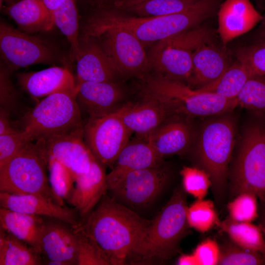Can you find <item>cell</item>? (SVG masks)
Segmentation results:
<instances>
[{
	"label": "cell",
	"mask_w": 265,
	"mask_h": 265,
	"mask_svg": "<svg viewBox=\"0 0 265 265\" xmlns=\"http://www.w3.org/2000/svg\"><path fill=\"white\" fill-rule=\"evenodd\" d=\"M151 222L106 193L79 226L104 251L110 265H122L132 255Z\"/></svg>",
	"instance_id": "1"
},
{
	"label": "cell",
	"mask_w": 265,
	"mask_h": 265,
	"mask_svg": "<svg viewBox=\"0 0 265 265\" xmlns=\"http://www.w3.org/2000/svg\"><path fill=\"white\" fill-rule=\"evenodd\" d=\"M218 2V0H199L181 12L161 16H127L109 7L96 10L89 16L130 31L145 46L197 27L214 14Z\"/></svg>",
	"instance_id": "2"
},
{
	"label": "cell",
	"mask_w": 265,
	"mask_h": 265,
	"mask_svg": "<svg viewBox=\"0 0 265 265\" xmlns=\"http://www.w3.org/2000/svg\"><path fill=\"white\" fill-rule=\"evenodd\" d=\"M236 130L234 118L226 113L205 122L197 136L196 159L200 168L209 175L214 197L218 203L225 196Z\"/></svg>",
	"instance_id": "3"
},
{
	"label": "cell",
	"mask_w": 265,
	"mask_h": 265,
	"mask_svg": "<svg viewBox=\"0 0 265 265\" xmlns=\"http://www.w3.org/2000/svg\"><path fill=\"white\" fill-rule=\"evenodd\" d=\"M186 191L177 187L147 227L132 255L143 260H168L178 251L189 225Z\"/></svg>",
	"instance_id": "4"
},
{
	"label": "cell",
	"mask_w": 265,
	"mask_h": 265,
	"mask_svg": "<svg viewBox=\"0 0 265 265\" xmlns=\"http://www.w3.org/2000/svg\"><path fill=\"white\" fill-rule=\"evenodd\" d=\"M80 38L92 39L101 47L117 74L144 78L150 70L144 46L130 31L98 22L89 16L80 26Z\"/></svg>",
	"instance_id": "5"
},
{
	"label": "cell",
	"mask_w": 265,
	"mask_h": 265,
	"mask_svg": "<svg viewBox=\"0 0 265 265\" xmlns=\"http://www.w3.org/2000/svg\"><path fill=\"white\" fill-rule=\"evenodd\" d=\"M142 90L156 98L173 114L190 117L214 116L229 113L238 106L237 99L193 89L184 82L160 75L144 77Z\"/></svg>",
	"instance_id": "6"
},
{
	"label": "cell",
	"mask_w": 265,
	"mask_h": 265,
	"mask_svg": "<svg viewBox=\"0 0 265 265\" xmlns=\"http://www.w3.org/2000/svg\"><path fill=\"white\" fill-rule=\"evenodd\" d=\"M77 88L60 90L39 102L28 113L23 134L28 142L82 130Z\"/></svg>",
	"instance_id": "7"
},
{
	"label": "cell",
	"mask_w": 265,
	"mask_h": 265,
	"mask_svg": "<svg viewBox=\"0 0 265 265\" xmlns=\"http://www.w3.org/2000/svg\"><path fill=\"white\" fill-rule=\"evenodd\" d=\"M232 196L255 194L265 204V125L252 123L244 130L229 173Z\"/></svg>",
	"instance_id": "8"
},
{
	"label": "cell",
	"mask_w": 265,
	"mask_h": 265,
	"mask_svg": "<svg viewBox=\"0 0 265 265\" xmlns=\"http://www.w3.org/2000/svg\"><path fill=\"white\" fill-rule=\"evenodd\" d=\"M47 168L43 152L36 144L27 143L0 168V192L36 194L60 204L51 188Z\"/></svg>",
	"instance_id": "9"
},
{
	"label": "cell",
	"mask_w": 265,
	"mask_h": 265,
	"mask_svg": "<svg viewBox=\"0 0 265 265\" xmlns=\"http://www.w3.org/2000/svg\"><path fill=\"white\" fill-rule=\"evenodd\" d=\"M210 37L207 29L197 26L156 42L148 55L150 69L156 75L189 82L193 53Z\"/></svg>",
	"instance_id": "10"
},
{
	"label": "cell",
	"mask_w": 265,
	"mask_h": 265,
	"mask_svg": "<svg viewBox=\"0 0 265 265\" xmlns=\"http://www.w3.org/2000/svg\"><path fill=\"white\" fill-rule=\"evenodd\" d=\"M1 58L13 72L20 68L36 64L62 62L63 56L49 41L0 23Z\"/></svg>",
	"instance_id": "11"
},
{
	"label": "cell",
	"mask_w": 265,
	"mask_h": 265,
	"mask_svg": "<svg viewBox=\"0 0 265 265\" xmlns=\"http://www.w3.org/2000/svg\"><path fill=\"white\" fill-rule=\"evenodd\" d=\"M169 178L170 173L164 164L117 175L107 174V191L119 202L133 207H144L162 191Z\"/></svg>",
	"instance_id": "12"
},
{
	"label": "cell",
	"mask_w": 265,
	"mask_h": 265,
	"mask_svg": "<svg viewBox=\"0 0 265 265\" xmlns=\"http://www.w3.org/2000/svg\"><path fill=\"white\" fill-rule=\"evenodd\" d=\"M132 133L116 110L101 117L89 118L83 125L85 143L103 165L111 168Z\"/></svg>",
	"instance_id": "13"
},
{
	"label": "cell",
	"mask_w": 265,
	"mask_h": 265,
	"mask_svg": "<svg viewBox=\"0 0 265 265\" xmlns=\"http://www.w3.org/2000/svg\"><path fill=\"white\" fill-rule=\"evenodd\" d=\"M47 158H53L66 167L75 178L90 170L95 157L83 138V129L75 132L36 141Z\"/></svg>",
	"instance_id": "14"
},
{
	"label": "cell",
	"mask_w": 265,
	"mask_h": 265,
	"mask_svg": "<svg viewBox=\"0 0 265 265\" xmlns=\"http://www.w3.org/2000/svg\"><path fill=\"white\" fill-rule=\"evenodd\" d=\"M39 252L43 265L58 261L63 265H77L78 243L74 227L60 219L45 217Z\"/></svg>",
	"instance_id": "15"
},
{
	"label": "cell",
	"mask_w": 265,
	"mask_h": 265,
	"mask_svg": "<svg viewBox=\"0 0 265 265\" xmlns=\"http://www.w3.org/2000/svg\"><path fill=\"white\" fill-rule=\"evenodd\" d=\"M116 111L127 128L141 139H145L173 114L160 101L146 93L141 100L124 103Z\"/></svg>",
	"instance_id": "16"
},
{
	"label": "cell",
	"mask_w": 265,
	"mask_h": 265,
	"mask_svg": "<svg viewBox=\"0 0 265 265\" xmlns=\"http://www.w3.org/2000/svg\"><path fill=\"white\" fill-rule=\"evenodd\" d=\"M105 166L95 157L87 173L75 178V185L67 202L84 220L107 191Z\"/></svg>",
	"instance_id": "17"
},
{
	"label": "cell",
	"mask_w": 265,
	"mask_h": 265,
	"mask_svg": "<svg viewBox=\"0 0 265 265\" xmlns=\"http://www.w3.org/2000/svg\"><path fill=\"white\" fill-rule=\"evenodd\" d=\"M80 109L89 118L101 117L118 109L124 103V92L115 81H83L76 84Z\"/></svg>",
	"instance_id": "18"
},
{
	"label": "cell",
	"mask_w": 265,
	"mask_h": 265,
	"mask_svg": "<svg viewBox=\"0 0 265 265\" xmlns=\"http://www.w3.org/2000/svg\"><path fill=\"white\" fill-rule=\"evenodd\" d=\"M217 18L218 32L224 46L265 18L249 0H225L219 6Z\"/></svg>",
	"instance_id": "19"
},
{
	"label": "cell",
	"mask_w": 265,
	"mask_h": 265,
	"mask_svg": "<svg viewBox=\"0 0 265 265\" xmlns=\"http://www.w3.org/2000/svg\"><path fill=\"white\" fill-rule=\"evenodd\" d=\"M0 207L15 212L60 219L74 227L80 219L74 208L32 194H16L0 192Z\"/></svg>",
	"instance_id": "20"
},
{
	"label": "cell",
	"mask_w": 265,
	"mask_h": 265,
	"mask_svg": "<svg viewBox=\"0 0 265 265\" xmlns=\"http://www.w3.org/2000/svg\"><path fill=\"white\" fill-rule=\"evenodd\" d=\"M79 42L80 51L76 60L77 83L115 81L118 75L99 44L89 38H80Z\"/></svg>",
	"instance_id": "21"
},
{
	"label": "cell",
	"mask_w": 265,
	"mask_h": 265,
	"mask_svg": "<svg viewBox=\"0 0 265 265\" xmlns=\"http://www.w3.org/2000/svg\"><path fill=\"white\" fill-rule=\"evenodd\" d=\"M21 88L33 98L46 97L57 91L75 88L73 75L66 68L52 66L39 71L20 73Z\"/></svg>",
	"instance_id": "22"
},
{
	"label": "cell",
	"mask_w": 265,
	"mask_h": 265,
	"mask_svg": "<svg viewBox=\"0 0 265 265\" xmlns=\"http://www.w3.org/2000/svg\"><path fill=\"white\" fill-rule=\"evenodd\" d=\"M190 125L184 120L166 121L145 139L163 158L181 154L186 151L192 142Z\"/></svg>",
	"instance_id": "23"
},
{
	"label": "cell",
	"mask_w": 265,
	"mask_h": 265,
	"mask_svg": "<svg viewBox=\"0 0 265 265\" xmlns=\"http://www.w3.org/2000/svg\"><path fill=\"white\" fill-rule=\"evenodd\" d=\"M209 41L200 44L193 54V70L189 82L197 88L217 80L231 65L225 53Z\"/></svg>",
	"instance_id": "24"
},
{
	"label": "cell",
	"mask_w": 265,
	"mask_h": 265,
	"mask_svg": "<svg viewBox=\"0 0 265 265\" xmlns=\"http://www.w3.org/2000/svg\"><path fill=\"white\" fill-rule=\"evenodd\" d=\"M5 9L20 30L27 33L48 31L54 25L52 12L42 0H21Z\"/></svg>",
	"instance_id": "25"
},
{
	"label": "cell",
	"mask_w": 265,
	"mask_h": 265,
	"mask_svg": "<svg viewBox=\"0 0 265 265\" xmlns=\"http://www.w3.org/2000/svg\"><path fill=\"white\" fill-rule=\"evenodd\" d=\"M163 164L161 157L145 140L129 141L118 155L108 174L117 175L126 172L159 166Z\"/></svg>",
	"instance_id": "26"
},
{
	"label": "cell",
	"mask_w": 265,
	"mask_h": 265,
	"mask_svg": "<svg viewBox=\"0 0 265 265\" xmlns=\"http://www.w3.org/2000/svg\"><path fill=\"white\" fill-rule=\"evenodd\" d=\"M45 216L0 208V228L36 249L39 253Z\"/></svg>",
	"instance_id": "27"
},
{
	"label": "cell",
	"mask_w": 265,
	"mask_h": 265,
	"mask_svg": "<svg viewBox=\"0 0 265 265\" xmlns=\"http://www.w3.org/2000/svg\"><path fill=\"white\" fill-rule=\"evenodd\" d=\"M199 0H115L106 7L140 17L167 15L181 12Z\"/></svg>",
	"instance_id": "28"
},
{
	"label": "cell",
	"mask_w": 265,
	"mask_h": 265,
	"mask_svg": "<svg viewBox=\"0 0 265 265\" xmlns=\"http://www.w3.org/2000/svg\"><path fill=\"white\" fill-rule=\"evenodd\" d=\"M253 75L249 67L238 59L217 80L198 89L227 99L234 100Z\"/></svg>",
	"instance_id": "29"
},
{
	"label": "cell",
	"mask_w": 265,
	"mask_h": 265,
	"mask_svg": "<svg viewBox=\"0 0 265 265\" xmlns=\"http://www.w3.org/2000/svg\"><path fill=\"white\" fill-rule=\"evenodd\" d=\"M42 258L34 248L0 228V265H41Z\"/></svg>",
	"instance_id": "30"
},
{
	"label": "cell",
	"mask_w": 265,
	"mask_h": 265,
	"mask_svg": "<svg viewBox=\"0 0 265 265\" xmlns=\"http://www.w3.org/2000/svg\"><path fill=\"white\" fill-rule=\"evenodd\" d=\"M217 226L236 244L265 256V239L259 226L251 222L236 221L228 217L220 221Z\"/></svg>",
	"instance_id": "31"
},
{
	"label": "cell",
	"mask_w": 265,
	"mask_h": 265,
	"mask_svg": "<svg viewBox=\"0 0 265 265\" xmlns=\"http://www.w3.org/2000/svg\"><path fill=\"white\" fill-rule=\"evenodd\" d=\"M51 12L54 25L66 37L70 44L71 60L76 61L80 51V25L76 0H68Z\"/></svg>",
	"instance_id": "32"
},
{
	"label": "cell",
	"mask_w": 265,
	"mask_h": 265,
	"mask_svg": "<svg viewBox=\"0 0 265 265\" xmlns=\"http://www.w3.org/2000/svg\"><path fill=\"white\" fill-rule=\"evenodd\" d=\"M186 218L189 227L203 233L220 222L213 202L204 199H197L187 207Z\"/></svg>",
	"instance_id": "33"
},
{
	"label": "cell",
	"mask_w": 265,
	"mask_h": 265,
	"mask_svg": "<svg viewBox=\"0 0 265 265\" xmlns=\"http://www.w3.org/2000/svg\"><path fill=\"white\" fill-rule=\"evenodd\" d=\"M236 99L238 106L265 113V75L252 76Z\"/></svg>",
	"instance_id": "34"
},
{
	"label": "cell",
	"mask_w": 265,
	"mask_h": 265,
	"mask_svg": "<svg viewBox=\"0 0 265 265\" xmlns=\"http://www.w3.org/2000/svg\"><path fill=\"white\" fill-rule=\"evenodd\" d=\"M50 184L59 204L65 206L74 187L75 180L70 170L55 159L48 157Z\"/></svg>",
	"instance_id": "35"
},
{
	"label": "cell",
	"mask_w": 265,
	"mask_h": 265,
	"mask_svg": "<svg viewBox=\"0 0 265 265\" xmlns=\"http://www.w3.org/2000/svg\"><path fill=\"white\" fill-rule=\"evenodd\" d=\"M74 228L78 243L77 265H110L104 251L79 224Z\"/></svg>",
	"instance_id": "36"
},
{
	"label": "cell",
	"mask_w": 265,
	"mask_h": 265,
	"mask_svg": "<svg viewBox=\"0 0 265 265\" xmlns=\"http://www.w3.org/2000/svg\"><path fill=\"white\" fill-rule=\"evenodd\" d=\"M183 188L197 199H204L212 186L209 175L197 167L184 166L180 172Z\"/></svg>",
	"instance_id": "37"
},
{
	"label": "cell",
	"mask_w": 265,
	"mask_h": 265,
	"mask_svg": "<svg viewBox=\"0 0 265 265\" xmlns=\"http://www.w3.org/2000/svg\"><path fill=\"white\" fill-rule=\"evenodd\" d=\"M265 264V256L243 248L234 242L227 243L221 249L218 265H258Z\"/></svg>",
	"instance_id": "38"
},
{
	"label": "cell",
	"mask_w": 265,
	"mask_h": 265,
	"mask_svg": "<svg viewBox=\"0 0 265 265\" xmlns=\"http://www.w3.org/2000/svg\"><path fill=\"white\" fill-rule=\"evenodd\" d=\"M257 197L251 193L243 192L235 197L227 205L229 218L238 222H251L258 217Z\"/></svg>",
	"instance_id": "39"
},
{
	"label": "cell",
	"mask_w": 265,
	"mask_h": 265,
	"mask_svg": "<svg viewBox=\"0 0 265 265\" xmlns=\"http://www.w3.org/2000/svg\"><path fill=\"white\" fill-rule=\"evenodd\" d=\"M237 58L249 67L253 75H265V42H258L239 49Z\"/></svg>",
	"instance_id": "40"
},
{
	"label": "cell",
	"mask_w": 265,
	"mask_h": 265,
	"mask_svg": "<svg viewBox=\"0 0 265 265\" xmlns=\"http://www.w3.org/2000/svg\"><path fill=\"white\" fill-rule=\"evenodd\" d=\"M28 143L22 131L14 128L0 135V168L17 154Z\"/></svg>",
	"instance_id": "41"
},
{
	"label": "cell",
	"mask_w": 265,
	"mask_h": 265,
	"mask_svg": "<svg viewBox=\"0 0 265 265\" xmlns=\"http://www.w3.org/2000/svg\"><path fill=\"white\" fill-rule=\"evenodd\" d=\"M12 72L2 60L0 63V109L8 112L16 104L17 96L10 78Z\"/></svg>",
	"instance_id": "42"
},
{
	"label": "cell",
	"mask_w": 265,
	"mask_h": 265,
	"mask_svg": "<svg viewBox=\"0 0 265 265\" xmlns=\"http://www.w3.org/2000/svg\"><path fill=\"white\" fill-rule=\"evenodd\" d=\"M220 253L221 249L216 241L207 239L196 247L193 254L198 265H215L218 264Z\"/></svg>",
	"instance_id": "43"
},
{
	"label": "cell",
	"mask_w": 265,
	"mask_h": 265,
	"mask_svg": "<svg viewBox=\"0 0 265 265\" xmlns=\"http://www.w3.org/2000/svg\"><path fill=\"white\" fill-rule=\"evenodd\" d=\"M8 113L3 109L0 110V135L11 130L13 128L10 125L8 118Z\"/></svg>",
	"instance_id": "44"
},
{
	"label": "cell",
	"mask_w": 265,
	"mask_h": 265,
	"mask_svg": "<svg viewBox=\"0 0 265 265\" xmlns=\"http://www.w3.org/2000/svg\"><path fill=\"white\" fill-rule=\"evenodd\" d=\"M179 265H198V262L193 254H184L178 260Z\"/></svg>",
	"instance_id": "45"
},
{
	"label": "cell",
	"mask_w": 265,
	"mask_h": 265,
	"mask_svg": "<svg viewBox=\"0 0 265 265\" xmlns=\"http://www.w3.org/2000/svg\"><path fill=\"white\" fill-rule=\"evenodd\" d=\"M90 6L97 10L109 5L111 2L115 0H87Z\"/></svg>",
	"instance_id": "46"
},
{
	"label": "cell",
	"mask_w": 265,
	"mask_h": 265,
	"mask_svg": "<svg viewBox=\"0 0 265 265\" xmlns=\"http://www.w3.org/2000/svg\"><path fill=\"white\" fill-rule=\"evenodd\" d=\"M47 7V8L50 10V11H52L53 10L55 9L59 6H60L62 4L64 3L68 0H42Z\"/></svg>",
	"instance_id": "47"
},
{
	"label": "cell",
	"mask_w": 265,
	"mask_h": 265,
	"mask_svg": "<svg viewBox=\"0 0 265 265\" xmlns=\"http://www.w3.org/2000/svg\"><path fill=\"white\" fill-rule=\"evenodd\" d=\"M263 24L260 28L259 32V41L258 42L265 43V18L262 21Z\"/></svg>",
	"instance_id": "48"
},
{
	"label": "cell",
	"mask_w": 265,
	"mask_h": 265,
	"mask_svg": "<svg viewBox=\"0 0 265 265\" xmlns=\"http://www.w3.org/2000/svg\"><path fill=\"white\" fill-rule=\"evenodd\" d=\"M263 234L265 235V213L263 216L261 223L259 225Z\"/></svg>",
	"instance_id": "49"
},
{
	"label": "cell",
	"mask_w": 265,
	"mask_h": 265,
	"mask_svg": "<svg viewBox=\"0 0 265 265\" xmlns=\"http://www.w3.org/2000/svg\"><path fill=\"white\" fill-rule=\"evenodd\" d=\"M3 2H6L8 6H10L14 3V0H0V6L1 7Z\"/></svg>",
	"instance_id": "50"
}]
</instances>
